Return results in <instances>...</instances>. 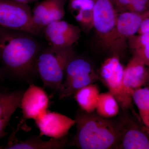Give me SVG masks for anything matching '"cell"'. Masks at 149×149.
<instances>
[{
    "label": "cell",
    "mask_w": 149,
    "mask_h": 149,
    "mask_svg": "<svg viewBox=\"0 0 149 149\" xmlns=\"http://www.w3.org/2000/svg\"><path fill=\"white\" fill-rule=\"evenodd\" d=\"M34 35L0 26V74L29 82L41 52Z\"/></svg>",
    "instance_id": "obj_1"
},
{
    "label": "cell",
    "mask_w": 149,
    "mask_h": 149,
    "mask_svg": "<svg viewBox=\"0 0 149 149\" xmlns=\"http://www.w3.org/2000/svg\"><path fill=\"white\" fill-rule=\"evenodd\" d=\"M77 132L73 144L81 149H117L121 126L116 121L97 114L78 111L75 116Z\"/></svg>",
    "instance_id": "obj_2"
},
{
    "label": "cell",
    "mask_w": 149,
    "mask_h": 149,
    "mask_svg": "<svg viewBox=\"0 0 149 149\" xmlns=\"http://www.w3.org/2000/svg\"><path fill=\"white\" fill-rule=\"evenodd\" d=\"M75 55L73 48H57L48 46L40 52L36 71L44 87L57 93L68 62Z\"/></svg>",
    "instance_id": "obj_3"
},
{
    "label": "cell",
    "mask_w": 149,
    "mask_h": 149,
    "mask_svg": "<svg viewBox=\"0 0 149 149\" xmlns=\"http://www.w3.org/2000/svg\"><path fill=\"white\" fill-rule=\"evenodd\" d=\"M100 76L93 64L74 55L67 65L64 77L57 93L61 99L68 97L81 88L94 83Z\"/></svg>",
    "instance_id": "obj_4"
},
{
    "label": "cell",
    "mask_w": 149,
    "mask_h": 149,
    "mask_svg": "<svg viewBox=\"0 0 149 149\" xmlns=\"http://www.w3.org/2000/svg\"><path fill=\"white\" fill-rule=\"evenodd\" d=\"M0 26L35 36L42 34L33 22L32 11L29 5L11 0H0Z\"/></svg>",
    "instance_id": "obj_5"
},
{
    "label": "cell",
    "mask_w": 149,
    "mask_h": 149,
    "mask_svg": "<svg viewBox=\"0 0 149 149\" xmlns=\"http://www.w3.org/2000/svg\"><path fill=\"white\" fill-rule=\"evenodd\" d=\"M93 28L102 46L111 51L115 39L118 15L111 0H95Z\"/></svg>",
    "instance_id": "obj_6"
},
{
    "label": "cell",
    "mask_w": 149,
    "mask_h": 149,
    "mask_svg": "<svg viewBox=\"0 0 149 149\" xmlns=\"http://www.w3.org/2000/svg\"><path fill=\"white\" fill-rule=\"evenodd\" d=\"M124 67L118 56L113 55L104 61L101 67L100 77L116 98L120 107L124 110L130 108L132 96L125 90L123 82Z\"/></svg>",
    "instance_id": "obj_7"
},
{
    "label": "cell",
    "mask_w": 149,
    "mask_h": 149,
    "mask_svg": "<svg viewBox=\"0 0 149 149\" xmlns=\"http://www.w3.org/2000/svg\"><path fill=\"white\" fill-rule=\"evenodd\" d=\"M49 99L43 88L30 84L27 90L23 92L20 108L22 117L18 128L22 129L24 122L28 119L35 120L41 117L47 111Z\"/></svg>",
    "instance_id": "obj_8"
},
{
    "label": "cell",
    "mask_w": 149,
    "mask_h": 149,
    "mask_svg": "<svg viewBox=\"0 0 149 149\" xmlns=\"http://www.w3.org/2000/svg\"><path fill=\"white\" fill-rule=\"evenodd\" d=\"M42 34L49 46L57 48L72 47L80 39L81 30L76 25L64 20H58L48 24Z\"/></svg>",
    "instance_id": "obj_9"
},
{
    "label": "cell",
    "mask_w": 149,
    "mask_h": 149,
    "mask_svg": "<svg viewBox=\"0 0 149 149\" xmlns=\"http://www.w3.org/2000/svg\"><path fill=\"white\" fill-rule=\"evenodd\" d=\"M40 131V136L54 139L66 137L69 131L75 124V120L66 116L47 110L41 117L35 120Z\"/></svg>",
    "instance_id": "obj_10"
},
{
    "label": "cell",
    "mask_w": 149,
    "mask_h": 149,
    "mask_svg": "<svg viewBox=\"0 0 149 149\" xmlns=\"http://www.w3.org/2000/svg\"><path fill=\"white\" fill-rule=\"evenodd\" d=\"M146 13L138 14L125 11L118 15L115 39L111 52L115 55L122 50L125 42L138 33Z\"/></svg>",
    "instance_id": "obj_11"
},
{
    "label": "cell",
    "mask_w": 149,
    "mask_h": 149,
    "mask_svg": "<svg viewBox=\"0 0 149 149\" xmlns=\"http://www.w3.org/2000/svg\"><path fill=\"white\" fill-rule=\"evenodd\" d=\"M65 4V0H42L36 4L32 10V19L42 33L48 24L63 18Z\"/></svg>",
    "instance_id": "obj_12"
},
{
    "label": "cell",
    "mask_w": 149,
    "mask_h": 149,
    "mask_svg": "<svg viewBox=\"0 0 149 149\" xmlns=\"http://www.w3.org/2000/svg\"><path fill=\"white\" fill-rule=\"evenodd\" d=\"M119 120L121 134L117 149H149V137L146 133L127 116Z\"/></svg>",
    "instance_id": "obj_13"
},
{
    "label": "cell",
    "mask_w": 149,
    "mask_h": 149,
    "mask_svg": "<svg viewBox=\"0 0 149 149\" xmlns=\"http://www.w3.org/2000/svg\"><path fill=\"white\" fill-rule=\"evenodd\" d=\"M16 131L10 136L7 145L0 147L5 149H63L67 144V136L60 139L51 138L49 141H43L40 136H33L24 141L17 138Z\"/></svg>",
    "instance_id": "obj_14"
},
{
    "label": "cell",
    "mask_w": 149,
    "mask_h": 149,
    "mask_svg": "<svg viewBox=\"0 0 149 149\" xmlns=\"http://www.w3.org/2000/svg\"><path fill=\"white\" fill-rule=\"evenodd\" d=\"M140 59L135 56L124 68L123 82L125 90L130 95L148 82V69Z\"/></svg>",
    "instance_id": "obj_15"
},
{
    "label": "cell",
    "mask_w": 149,
    "mask_h": 149,
    "mask_svg": "<svg viewBox=\"0 0 149 149\" xmlns=\"http://www.w3.org/2000/svg\"><path fill=\"white\" fill-rule=\"evenodd\" d=\"M100 94L98 87L93 83L77 91L74 96L81 110L86 112L92 113L95 111Z\"/></svg>",
    "instance_id": "obj_16"
},
{
    "label": "cell",
    "mask_w": 149,
    "mask_h": 149,
    "mask_svg": "<svg viewBox=\"0 0 149 149\" xmlns=\"http://www.w3.org/2000/svg\"><path fill=\"white\" fill-rule=\"evenodd\" d=\"M23 93L20 90L0 92V119L11 117L20 108Z\"/></svg>",
    "instance_id": "obj_17"
},
{
    "label": "cell",
    "mask_w": 149,
    "mask_h": 149,
    "mask_svg": "<svg viewBox=\"0 0 149 149\" xmlns=\"http://www.w3.org/2000/svg\"><path fill=\"white\" fill-rule=\"evenodd\" d=\"M120 107L116 98L109 92L100 94L95 111L100 116L111 118L118 114Z\"/></svg>",
    "instance_id": "obj_18"
},
{
    "label": "cell",
    "mask_w": 149,
    "mask_h": 149,
    "mask_svg": "<svg viewBox=\"0 0 149 149\" xmlns=\"http://www.w3.org/2000/svg\"><path fill=\"white\" fill-rule=\"evenodd\" d=\"M132 100L136 104L144 125L149 129V88H140L133 91Z\"/></svg>",
    "instance_id": "obj_19"
},
{
    "label": "cell",
    "mask_w": 149,
    "mask_h": 149,
    "mask_svg": "<svg viewBox=\"0 0 149 149\" xmlns=\"http://www.w3.org/2000/svg\"><path fill=\"white\" fill-rule=\"evenodd\" d=\"M129 40L133 56L149 67V32L135 35Z\"/></svg>",
    "instance_id": "obj_20"
},
{
    "label": "cell",
    "mask_w": 149,
    "mask_h": 149,
    "mask_svg": "<svg viewBox=\"0 0 149 149\" xmlns=\"http://www.w3.org/2000/svg\"><path fill=\"white\" fill-rule=\"evenodd\" d=\"M72 15L84 29L88 30L93 28V10L78 12Z\"/></svg>",
    "instance_id": "obj_21"
},
{
    "label": "cell",
    "mask_w": 149,
    "mask_h": 149,
    "mask_svg": "<svg viewBox=\"0 0 149 149\" xmlns=\"http://www.w3.org/2000/svg\"><path fill=\"white\" fill-rule=\"evenodd\" d=\"M95 1L92 0H69L68 7L72 15L79 11L93 10Z\"/></svg>",
    "instance_id": "obj_22"
},
{
    "label": "cell",
    "mask_w": 149,
    "mask_h": 149,
    "mask_svg": "<svg viewBox=\"0 0 149 149\" xmlns=\"http://www.w3.org/2000/svg\"><path fill=\"white\" fill-rule=\"evenodd\" d=\"M149 0H133L126 11L138 14H143L149 10Z\"/></svg>",
    "instance_id": "obj_23"
},
{
    "label": "cell",
    "mask_w": 149,
    "mask_h": 149,
    "mask_svg": "<svg viewBox=\"0 0 149 149\" xmlns=\"http://www.w3.org/2000/svg\"><path fill=\"white\" fill-rule=\"evenodd\" d=\"M149 32V10L146 12V15L141 22L138 34H143Z\"/></svg>",
    "instance_id": "obj_24"
},
{
    "label": "cell",
    "mask_w": 149,
    "mask_h": 149,
    "mask_svg": "<svg viewBox=\"0 0 149 149\" xmlns=\"http://www.w3.org/2000/svg\"><path fill=\"white\" fill-rule=\"evenodd\" d=\"M11 117H7L0 119V139L4 137L7 133L6 129Z\"/></svg>",
    "instance_id": "obj_25"
},
{
    "label": "cell",
    "mask_w": 149,
    "mask_h": 149,
    "mask_svg": "<svg viewBox=\"0 0 149 149\" xmlns=\"http://www.w3.org/2000/svg\"><path fill=\"white\" fill-rule=\"evenodd\" d=\"M114 6L118 8L126 10L128 6L133 2V0H111Z\"/></svg>",
    "instance_id": "obj_26"
},
{
    "label": "cell",
    "mask_w": 149,
    "mask_h": 149,
    "mask_svg": "<svg viewBox=\"0 0 149 149\" xmlns=\"http://www.w3.org/2000/svg\"><path fill=\"white\" fill-rule=\"evenodd\" d=\"M11 1L20 3L28 5V4L30 3L38 1H40V0H11Z\"/></svg>",
    "instance_id": "obj_27"
},
{
    "label": "cell",
    "mask_w": 149,
    "mask_h": 149,
    "mask_svg": "<svg viewBox=\"0 0 149 149\" xmlns=\"http://www.w3.org/2000/svg\"><path fill=\"white\" fill-rule=\"evenodd\" d=\"M148 82H149V68L148 69Z\"/></svg>",
    "instance_id": "obj_28"
},
{
    "label": "cell",
    "mask_w": 149,
    "mask_h": 149,
    "mask_svg": "<svg viewBox=\"0 0 149 149\" xmlns=\"http://www.w3.org/2000/svg\"><path fill=\"white\" fill-rule=\"evenodd\" d=\"M92 1H95V0H92Z\"/></svg>",
    "instance_id": "obj_29"
}]
</instances>
